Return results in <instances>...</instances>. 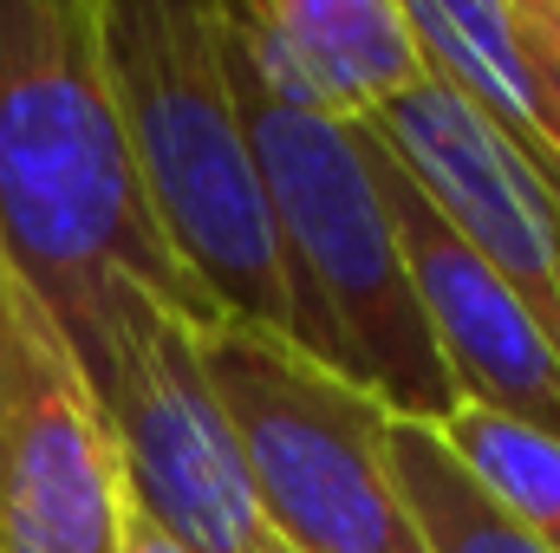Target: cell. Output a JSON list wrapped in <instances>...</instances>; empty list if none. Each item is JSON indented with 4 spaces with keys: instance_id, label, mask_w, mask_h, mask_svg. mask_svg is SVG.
<instances>
[{
    "instance_id": "obj_1",
    "label": "cell",
    "mask_w": 560,
    "mask_h": 553,
    "mask_svg": "<svg viewBox=\"0 0 560 553\" xmlns=\"http://www.w3.org/2000/svg\"><path fill=\"white\" fill-rule=\"evenodd\" d=\"M0 248L59 332L118 280L215 326L143 202L98 0H0Z\"/></svg>"
},
{
    "instance_id": "obj_2",
    "label": "cell",
    "mask_w": 560,
    "mask_h": 553,
    "mask_svg": "<svg viewBox=\"0 0 560 553\" xmlns=\"http://www.w3.org/2000/svg\"><path fill=\"white\" fill-rule=\"evenodd\" d=\"M229 46V33H222ZM229 79L248 118V143L268 183L280 242V274L293 306V345L319 365L365 385L405 423H450L456 391L430 345L418 286L405 268V242L392 202L378 189L365 131L326 125L275 98L248 59L229 46Z\"/></svg>"
},
{
    "instance_id": "obj_3",
    "label": "cell",
    "mask_w": 560,
    "mask_h": 553,
    "mask_svg": "<svg viewBox=\"0 0 560 553\" xmlns=\"http://www.w3.org/2000/svg\"><path fill=\"white\" fill-rule=\"evenodd\" d=\"M98 13L163 248L215 319L293 339L275 209L229 79L222 0H98Z\"/></svg>"
},
{
    "instance_id": "obj_4",
    "label": "cell",
    "mask_w": 560,
    "mask_h": 553,
    "mask_svg": "<svg viewBox=\"0 0 560 553\" xmlns=\"http://www.w3.org/2000/svg\"><path fill=\"white\" fill-rule=\"evenodd\" d=\"M255 502L287 553H423L392 475V411L280 332H196Z\"/></svg>"
},
{
    "instance_id": "obj_5",
    "label": "cell",
    "mask_w": 560,
    "mask_h": 553,
    "mask_svg": "<svg viewBox=\"0 0 560 553\" xmlns=\"http://www.w3.org/2000/svg\"><path fill=\"white\" fill-rule=\"evenodd\" d=\"M196 332L202 326L189 313L138 280H118L98 313L66 332V345L92 378L118 443L125 495L150 528H163L183 553H287L255 502Z\"/></svg>"
},
{
    "instance_id": "obj_6",
    "label": "cell",
    "mask_w": 560,
    "mask_h": 553,
    "mask_svg": "<svg viewBox=\"0 0 560 553\" xmlns=\"http://www.w3.org/2000/svg\"><path fill=\"white\" fill-rule=\"evenodd\" d=\"M112 423L46 299L0 248V553H125Z\"/></svg>"
},
{
    "instance_id": "obj_7",
    "label": "cell",
    "mask_w": 560,
    "mask_h": 553,
    "mask_svg": "<svg viewBox=\"0 0 560 553\" xmlns=\"http://www.w3.org/2000/svg\"><path fill=\"white\" fill-rule=\"evenodd\" d=\"M365 150H372L378 189L392 202L405 268H411V286H418L430 345L443 358V378L456 391V411H489L560 436V358L541 339V326L528 319V306L430 209V196L378 143V131H365Z\"/></svg>"
},
{
    "instance_id": "obj_8",
    "label": "cell",
    "mask_w": 560,
    "mask_h": 553,
    "mask_svg": "<svg viewBox=\"0 0 560 553\" xmlns=\"http://www.w3.org/2000/svg\"><path fill=\"white\" fill-rule=\"evenodd\" d=\"M365 131H378V143L430 196V209L528 306V319L560 358V209L548 202V189L436 79L405 92Z\"/></svg>"
},
{
    "instance_id": "obj_9",
    "label": "cell",
    "mask_w": 560,
    "mask_h": 553,
    "mask_svg": "<svg viewBox=\"0 0 560 553\" xmlns=\"http://www.w3.org/2000/svg\"><path fill=\"white\" fill-rule=\"evenodd\" d=\"M222 33L275 98L346 131L430 79L405 0H222Z\"/></svg>"
},
{
    "instance_id": "obj_10",
    "label": "cell",
    "mask_w": 560,
    "mask_h": 553,
    "mask_svg": "<svg viewBox=\"0 0 560 553\" xmlns=\"http://www.w3.org/2000/svg\"><path fill=\"white\" fill-rule=\"evenodd\" d=\"M405 7H411V26L423 39L430 79L450 85L509 143V156L560 209V118L541 92V79H535V66L522 59L509 7H443V0H405Z\"/></svg>"
},
{
    "instance_id": "obj_11",
    "label": "cell",
    "mask_w": 560,
    "mask_h": 553,
    "mask_svg": "<svg viewBox=\"0 0 560 553\" xmlns=\"http://www.w3.org/2000/svg\"><path fill=\"white\" fill-rule=\"evenodd\" d=\"M392 475L423 553H548L450 449L436 423L392 416Z\"/></svg>"
},
{
    "instance_id": "obj_12",
    "label": "cell",
    "mask_w": 560,
    "mask_h": 553,
    "mask_svg": "<svg viewBox=\"0 0 560 553\" xmlns=\"http://www.w3.org/2000/svg\"><path fill=\"white\" fill-rule=\"evenodd\" d=\"M450 436V449L469 462V475L541 541L560 553V436L509 423L489 411H456L450 423H436Z\"/></svg>"
},
{
    "instance_id": "obj_13",
    "label": "cell",
    "mask_w": 560,
    "mask_h": 553,
    "mask_svg": "<svg viewBox=\"0 0 560 553\" xmlns=\"http://www.w3.org/2000/svg\"><path fill=\"white\" fill-rule=\"evenodd\" d=\"M509 26H515L522 59L535 66V79L560 118V0H509Z\"/></svg>"
},
{
    "instance_id": "obj_14",
    "label": "cell",
    "mask_w": 560,
    "mask_h": 553,
    "mask_svg": "<svg viewBox=\"0 0 560 553\" xmlns=\"http://www.w3.org/2000/svg\"><path fill=\"white\" fill-rule=\"evenodd\" d=\"M125 553H183V548H176V541H170L163 528H150L138 508H131V528H125Z\"/></svg>"
}]
</instances>
